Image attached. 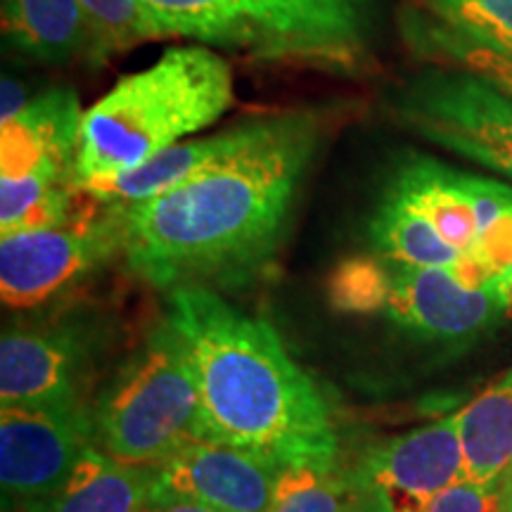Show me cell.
<instances>
[{
    "mask_svg": "<svg viewBox=\"0 0 512 512\" xmlns=\"http://www.w3.org/2000/svg\"><path fill=\"white\" fill-rule=\"evenodd\" d=\"M318 117H268L266 131L176 188L124 207V256L157 287L235 275L275 249L316 152Z\"/></svg>",
    "mask_w": 512,
    "mask_h": 512,
    "instance_id": "cell-1",
    "label": "cell"
},
{
    "mask_svg": "<svg viewBox=\"0 0 512 512\" xmlns=\"http://www.w3.org/2000/svg\"><path fill=\"white\" fill-rule=\"evenodd\" d=\"M164 320L197 382V439L283 472L335 470L328 403L266 320L245 316L202 285L171 290Z\"/></svg>",
    "mask_w": 512,
    "mask_h": 512,
    "instance_id": "cell-2",
    "label": "cell"
},
{
    "mask_svg": "<svg viewBox=\"0 0 512 512\" xmlns=\"http://www.w3.org/2000/svg\"><path fill=\"white\" fill-rule=\"evenodd\" d=\"M235 102L230 64L204 46L169 48L83 112L74 185L145 164L219 121Z\"/></svg>",
    "mask_w": 512,
    "mask_h": 512,
    "instance_id": "cell-3",
    "label": "cell"
},
{
    "mask_svg": "<svg viewBox=\"0 0 512 512\" xmlns=\"http://www.w3.org/2000/svg\"><path fill=\"white\" fill-rule=\"evenodd\" d=\"M159 36L259 62L354 69L368 53L377 0H140Z\"/></svg>",
    "mask_w": 512,
    "mask_h": 512,
    "instance_id": "cell-4",
    "label": "cell"
},
{
    "mask_svg": "<svg viewBox=\"0 0 512 512\" xmlns=\"http://www.w3.org/2000/svg\"><path fill=\"white\" fill-rule=\"evenodd\" d=\"M200 394L185 351L162 320L95 403V439L107 456L131 465H162L197 439Z\"/></svg>",
    "mask_w": 512,
    "mask_h": 512,
    "instance_id": "cell-5",
    "label": "cell"
},
{
    "mask_svg": "<svg viewBox=\"0 0 512 512\" xmlns=\"http://www.w3.org/2000/svg\"><path fill=\"white\" fill-rule=\"evenodd\" d=\"M392 112L408 131L512 178V98L472 72H425L401 86Z\"/></svg>",
    "mask_w": 512,
    "mask_h": 512,
    "instance_id": "cell-6",
    "label": "cell"
},
{
    "mask_svg": "<svg viewBox=\"0 0 512 512\" xmlns=\"http://www.w3.org/2000/svg\"><path fill=\"white\" fill-rule=\"evenodd\" d=\"M124 252V207L74 214L60 226L3 235L0 292L10 309H34Z\"/></svg>",
    "mask_w": 512,
    "mask_h": 512,
    "instance_id": "cell-7",
    "label": "cell"
},
{
    "mask_svg": "<svg viewBox=\"0 0 512 512\" xmlns=\"http://www.w3.org/2000/svg\"><path fill=\"white\" fill-rule=\"evenodd\" d=\"M344 477L358 512H427L441 491L465 479L456 418L370 446Z\"/></svg>",
    "mask_w": 512,
    "mask_h": 512,
    "instance_id": "cell-8",
    "label": "cell"
},
{
    "mask_svg": "<svg viewBox=\"0 0 512 512\" xmlns=\"http://www.w3.org/2000/svg\"><path fill=\"white\" fill-rule=\"evenodd\" d=\"M93 413L83 403L0 411L3 498L19 505L60 489L76 463L95 446Z\"/></svg>",
    "mask_w": 512,
    "mask_h": 512,
    "instance_id": "cell-9",
    "label": "cell"
},
{
    "mask_svg": "<svg viewBox=\"0 0 512 512\" xmlns=\"http://www.w3.org/2000/svg\"><path fill=\"white\" fill-rule=\"evenodd\" d=\"M392 273L387 316L425 342H472L494 328L508 311L494 285L472 290L448 268L392 266Z\"/></svg>",
    "mask_w": 512,
    "mask_h": 512,
    "instance_id": "cell-10",
    "label": "cell"
},
{
    "mask_svg": "<svg viewBox=\"0 0 512 512\" xmlns=\"http://www.w3.org/2000/svg\"><path fill=\"white\" fill-rule=\"evenodd\" d=\"M91 351L79 323L12 328L0 339V406H76L79 382Z\"/></svg>",
    "mask_w": 512,
    "mask_h": 512,
    "instance_id": "cell-11",
    "label": "cell"
},
{
    "mask_svg": "<svg viewBox=\"0 0 512 512\" xmlns=\"http://www.w3.org/2000/svg\"><path fill=\"white\" fill-rule=\"evenodd\" d=\"M157 467L155 489L216 512H268L283 470L235 448L192 439Z\"/></svg>",
    "mask_w": 512,
    "mask_h": 512,
    "instance_id": "cell-12",
    "label": "cell"
},
{
    "mask_svg": "<svg viewBox=\"0 0 512 512\" xmlns=\"http://www.w3.org/2000/svg\"><path fill=\"white\" fill-rule=\"evenodd\" d=\"M83 112L72 88H50L29 100L0 133V181L55 169L74 178Z\"/></svg>",
    "mask_w": 512,
    "mask_h": 512,
    "instance_id": "cell-13",
    "label": "cell"
},
{
    "mask_svg": "<svg viewBox=\"0 0 512 512\" xmlns=\"http://www.w3.org/2000/svg\"><path fill=\"white\" fill-rule=\"evenodd\" d=\"M266 126L268 119H256L228 128L223 133H216V136L178 143L169 147V150L159 152L152 159H147L145 164L136 166V169L126 171V174L79 185V190L91 195L93 200L105 204H121V207L150 200V197L162 195V192L185 183L188 178L207 169V166L245 150L247 145H252L266 131Z\"/></svg>",
    "mask_w": 512,
    "mask_h": 512,
    "instance_id": "cell-14",
    "label": "cell"
},
{
    "mask_svg": "<svg viewBox=\"0 0 512 512\" xmlns=\"http://www.w3.org/2000/svg\"><path fill=\"white\" fill-rule=\"evenodd\" d=\"M155 465H131L88 448L60 489L24 503V512H143L155 489Z\"/></svg>",
    "mask_w": 512,
    "mask_h": 512,
    "instance_id": "cell-15",
    "label": "cell"
},
{
    "mask_svg": "<svg viewBox=\"0 0 512 512\" xmlns=\"http://www.w3.org/2000/svg\"><path fill=\"white\" fill-rule=\"evenodd\" d=\"M475 181L477 176L418 157L396 171L387 192L425 216L448 245L470 252L479 233Z\"/></svg>",
    "mask_w": 512,
    "mask_h": 512,
    "instance_id": "cell-16",
    "label": "cell"
},
{
    "mask_svg": "<svg viewBox=\"0 0 512 512\" xmlns=\"http://www.w3.org/2000/svg\"><path fill=\"white\" fill-rule=\"evenodd\" d=\"M3 34L19 53L46 64L91 55L81 0H3Z\"/></svg>",
    "mask_w": 512,
    "mask_h": 512,
    "instance_id": "cell-17",
    "label": "cell"
},
{
    "mask_svg": "<svg viewBox=\"0 0 512 512\" xmlns=\"http://www.w3.org/2000/svg\"><path fill=\"white\" fill-rule=\"evenodd\" d=\"M465 479L498 484L512 465V368L458 415Z\"/></svg>",
    "mask_w": 512,
    "mask_h": 512,
    "instance_id": "cell-18",
    "label": "cell"
},
{
    "mask_svg": "<svg viewBox=\"0 0 512 512\" xmlns=\"http://www.w3.org/2000/svg\"><path fill=\"white\" fill-rule=\"evenodd\" d=\"M408 27L434 31L512 60V0H411Z\"/></svg>",
    "mask_w": 512,
    "mask_h": 512,
    "instance_id": "cell-19",
    "label": "cell"
},
{
    "mask_svg": "<svg viewBox=\"0 0 512 512\" xmlns=\"http://www.w3.org/2000/svg\"><path fill=\"white\" fill-rule=\"evenodd\" d=\"M370 240L380 259L392 266L451 268L463 254L448 245L425 216L389 192H384L370 221Z\"/></svg>",
    "mask_w": 512,
    "mask_h": 512,
    "instance_id": "cell-20",
    "label": "cell"
},
{
    "mask_svg": "<svg viewBox=\"0 0 512 512\" xmlns=\"http://www.w3.org/2000/svg\"><path fill=\"white\" fill-rule=\"evenodd\" d=\"M81 5L91 27L88 60L100 64L121 50L162 38L140 0H81Z\"/></svg>",
    "mask_w": 512,
    "mask_h": 512,
    "instance_id": "cell-21",
    "label": "cell"
},
{
    "mask_svg": "<svg viewBox=\"0 0 512 512\" xmlns=\"http://www.w3.org/2000/svg\"><path fill=\"white\" fill-rule=\"evenodd\" d=\"M392 287V264L375 256H351L332 271L328 297L335 311L377 313L387 311Z\"/></svg>",
    "mask_w": 512,
    "mask_h": 512,
    "instance_id": "cell-22",
    "label": "cell"
},
{
    "mask_svg": "<svg viewBox=\"0 0 512 512\" xmlns=\"http://www.w3.org/2000/svg\"><path fill=\"white\" fill-rule=\"evenodd\" d=\"M268 512H358L347 477L337 470H285Z\"/></svg>",
    "mask_w": 512,
    "mask_h": 512,
    "instance_id": "cell-23",
    "label": "cell"
},
{
    "mask_svg": "<svg viewBox=\"0 0 512 512\" xmlns=\"http://www.w3.org/2000/svg\"><path fill=\"white\" fill-rule=\"evenodd\" d=\"M406 34L411 41L418 43L425 53L441 55L446 57V60L460 64V67H465V72L482 76V79L491 81L496 88H501L508 98H512V60H508V57L470 46V43L456 41V38L434 34V31L408 27Z\"/></svg>",
    "mask_w": 512,
    "mask_h": 512,
    "instance_id": "cell-24",
    "label": "cell"
},
{
    "mask_svg": "<svg viewBox=\"0 0 512 512\" xmlns=\"http://www.w3.org/2000/svg\"><path fill=\"white\" fill-rule=\"evenodd\" d=\"M482 264L494 278L512 266V192L494 219L479 230L475 247L467 252Z\"/></svg>",
    "mask_w": 512,
    "mask_h": 512,
    "instance_id": "cell-25",
    "label": "cell"
},
{
    "mask_svg": "<svg viewBox=\"0 0 512 512\" xmlns=\"http://www.w3.org/2000/svg\"><path fill=\"white\" fill-rule=\"evenodd\" d=\"M427 512H501L498 484H477L460 479L434 498Z\"/></svg>",
    "mask_w": 512,
    "mask_h": 512,
    "instance_id": "cell-26",
    "label": "cell"
},
{
    "mask_svg": "<svg viewBox=\"0 0 512 512\" xmlns=\"http://www.w3.org/2000/svg\"><path fill=\"white\" fill-rule=\"evenodd\" d=\"M143 512H216V510L209 508V505H204V503L192 501V498L152 491L150 503L145 505Z\"/></svg>",
    "mask_w": 512,
    "mask_h": 512,
    "instance_id": "cell-27",
    "label": "cell"
},
{
    "mask_svg": "<svg viewBox=\"0 0 512 512\" xmlns=\"http://www.w3.org/2000/svg\"><path fill=\"white\" fill-rule=\"evenodd\" d=\"M29 100L31 98H27V88L22 83L12 79V76H3V114H0L3 124L12 117H17L29 105Z\"/></svg>",
    "mask_w": 512,
    "mask_h": 512,
    "instance_id": "cell-28",
    "label": "cell"
},
{
    "mask_svg": "<svg viewBox=\"0 0 512 512\" xmlns=\"http://www.w3.org/2000/svg\"><path fill=\"white\" fill-rule=\"evenodd\" d=\"M498 498H501V512H512V465L498 482Z\"/></svg>",
    "mask_w": 512,
    "mask_h": 512,
    "instance_id": "cell-29",
    "label": "cell"
},
{
    "mask_svg": "<svg viewBox=\"0 0 512 512\" xmlns=\"http://www.w3.org/2000/svg\"><path fill=\"white\" fill-rule=\"evenodd\" d=\"M491 285H494L498 294L503 297V302H505V306H508V311H512V266L505 273L498 275V278Z\"/></svg>",
    "mask_w": 512,
    "mask_h": 512,
    "instance_id": "cell-30",
    "label": "cell"
}]
</instances>
